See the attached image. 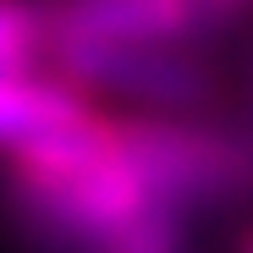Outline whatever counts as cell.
<instances>
[{"label": "cell", "mask_w": 253, "mask_h": 253, "mask_svg": "<svg viewBox=\"0 0 253 253\" xmlns=\"http://www.w3.org/2000/svg\"><path fill=\"white\" fill-rule=\"evenodd\" d=\"M50 55V6L0 0V72H28Z\"/></svg>", "instance_id": "obj_4"}, {"label": "cell", "mask_w": 253, "mask_h": 253, "mask_svg": "<svg viewBox=\"0 0 253 253\" xmlns=\"http://www.w3.org/2000/svg\"><path fill=\"white\" fill-rule=\"evenodd\" d=\"M94 105L72 77L55 66H28V72H0V154H28L50 143L55 132L88 121Z\"/></svg>", "instance_id": "obj_3"}, {"label": "cell", "mask_w": 253, "mask_h": 253, "mask_svg": "<svg viewBox=\"0 0 253 253\" xmlns=\"http://www.w3.org/2000/svg\"><path fill=\"white\" fill-rule=\"evenodd\" d=\"M50 55L83 94L132 99L154 116H187L209 94V72L182 44H55Z\"/></svg>", "instance_id": "obj_1"}, {"label": "cell", "mask_w": 253, "mask_h": 253, "mask_svg": "<svg viewBox=\"0 0 253 253\" xmlns=\"http://www.w3.org/2000/svg\"><path fill=\"white\" fill-rule=\"evenodd\" d=\"M204 22L198 0H55L50 50L55 44H182Z\"/></svg>", "instance_id": "obj_2"}, {"label": "cell", "mask_w": 253, "mask_h": 253, "mask_svg": "<svg viewBox=\"0 0 253 253\" xmlns=\"http://www.w3.org/2000/svg\"><path fill=\"white\" fill-rule=\"evenodd\" d=\"M237 253H253V226L242 231V242H237Z\"/></svg>", "instance_id": "obj_5"}]
</instances>
